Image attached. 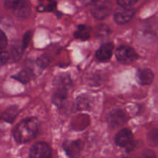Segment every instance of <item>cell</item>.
Segmentation results:
<instances>
[{
    "label": "cell",
    "mask_w": 158,
    "mask_h": 158,
    "mask_svg": "<svg viewBox=\"0 0 158 158\" xmlns=\"http://www.w3.org/2000/svg\"><path fill=\"white\" fill-rule=\"evenodd\" d=\"M40 129V122L35 117L26 118L16 125L13 131L14 138L18 143H24L33 140Z\"/></svg>",
    "instance_id": "1"
},
{
    "label": "cell",
    "mask_w": 158,
    "mask_h": 158,
    "mask_svg": "<svg viewBox=\"0 0 158 158\" xmlns=\"http://www.w3.org/2000/svg\"><path fill=\"white\" fill-rule=\"evenodd\" d=\"M116 57L123 64H131L137 58V54L134 49L127 46H121L116 51Z\"/></svg>",
    "instance_id": "2"
},
{
    "label": "cell",
    "mask_w": 158,
    "mask_h": 158,
    "mask_svg": "<svg viewBox=\"0 0 158 158\" xmlns=\"http://www.w3.org/2000/svg\"><path fill=\"white\" fill-rule=\"evenodd\" d=\"M115 143L118 147L125 148L127 151H131L134 146L132 132L129 129L120 130L115 137Z\"/></svg>",
    "instance_id": "3"
},
{
    "label": "cell",
    "mask_w": 158,
    "mask_h": 158,
    "mask_svg": "<svg viewBox=\"0 0 158 158\" xmlns=\"http://www.w3.org/2000/svg\"><path fill=\"white\" fill-rule=\"evenodd\" d=\"M51 148L47 143L39 142L31 148L29 158H51Z\"/></svg>",
    "instance_id": "4"
},
{
    "label": "cell",
    "mask_w": 158,
    "mask_h": 158,
    "mask_svg": "<svg viewBox=\"0 0 158 158\" xmlns=\"http://www.w3.org/2000/svg\"><path fill=\"white\" fill-rule=\"evenodd\" d=\"M134 13L135 12L133 9L120 6L117 8L114 12V20L116 23L120 25L126 24L131 21V19L134 17Z\"/></svg>",
    "instance_id": "5"
},
{
    "label": "cell",
    "mask_w": 158,
    "mask_h": 158,
    "mask_svg": "<svg viewBox=\"0 0 158 158\" xmlns=\"http://www.w3.org/2000/svg\"><path fill=\"white\" fill-rule=\"evenodd\" d=\"M127 120L126 114L120 110H113L109 114L107 121L112 128L118 127L124 124Z\"/></svg>",
    "instance_id": "6"
},
{
    "label": "cell",
    "mask_w": 158,
    "mask_h": 158,
    "mask_svg": "<svg viewBox=\"0 0 158 158\" xmlns=\"http://www.w3.org/2000/svg\"><path fill=\"white\" fill-rule=\"evenodd\" d=\"M63 149L66 151V154L69 157L74 158L80 155L82 149H83V143L80 140H74V141H65L63 145Z\"/></svg>",
    "instance_id": "7"
},
{
    "label": "cell",
    "mask_w": 158,
    "mask_h": 158,
    "mask_svg": "<svg viewBox=\"0 0 158 158\" xmlns=\"http://www.w3.org/2000/svg\"><path fill=\"white\" fill-rule=\"evenodd\" d=\"M111 11V3L109 2H103L97 5L92 9V15L97 19H103L110 15Z\"/></svg>",
    "instance_id": "8"
},
{
    "label": "cell",
    "mask_w": 158,
    "mask_h": 158,
    "mask_svg": "<svg viewBox=\"0 0 158 158\" xmlns=\"http://www.w3.org/2000/svg\"><path fill=\"white\" fill-rule=\"evenodd\" d=\"M114 50V44L112 43H105L97 50L96 57L99 61L106 62L111 58Z\"/></svg>",
    "instance_id": "9"
},
{
    "label": "cell",
    "mask_w": 158,
    "mask_h": 158,
    "mask_svg": "<svg viewBox=\"0 0 158 158\" xmlns=\"http://www.w3.org/2000/svg\"><path fill=\"white\" fill-rule=\"evenodd\" d=\"M66 98H67V89H66V87L58 86L57 89L54 92L53 95H52V100L56 106H57L58 107H61L66 102Z\"/></svg>",
    "instance_id": "10"
},
{
    "label": "cell",
    "mask_w": 158,
    "mask_h": 158,
    "mask_svg": "<svg viewBox=\"0 0 158 158\" xmlns=\"http://www.w3.org/2000/svg\"><path fill=\"white\" fill-rule=\"evenodd\" d=\"M154 75L149 69H143L138 73V79L140 83L143 85H150L154 81Z\"/></svg>",
    "instance_id": "11"
},
{
    "label": "cell",
    "mask_w": 158,
    "mask_h": 158,
    "mask_svg": "<svg viewBox=\"0 0 158 158\" xmlns=\"http://www.w3.org/2000/svg\"><path fill=\"white\" fill-rule=\"evenodd\" d=\"M91 29L86 25H80L74 33V36L81 40H86L90 37Z\"/></svg>",
    "instance_id": "12"
},
{
    "label": "cell",
    "mask_w": 158,
    "mask_h": 158,
    "mask_svg": "<svg viewBox=\"0 0 158 158\" xmlns=\"http://www.w3.org/2000/svg\"><path fill=\"white\" fill-rule=\"evenodd\" d=\"M18 108L16 106H10L3 114V120L8 123H12L18 115Z\"/></svg>",
    "instance_id": "13"
},
{
    "label": "cell",
    "mask_w": 158,
    "mask_h": 158,
    "mask_svg": "<svg viewBox=\"0 0 158 158\" xmlns=\"http://www.w3.org/2000/svg\"><path fill=\"white\" fill-rule=\"evenodd\" d=\"M26 3L27 2L26 0H5L6 7L9 9H12L13 11L17 10Z\"/></svg>",
    "instance_id": "14"
},
{
    "label": "cell",
    "mask_w": 158,
    "mask_h": 158,
    "mask_svg": "<svg viewBox=\"0 0 158 158\" xmlns=\"http://www.w3.org/2000/svg\"><path fill=\"white\" fill-rule=\"evenodd\" d=\"M148 140L151 146L158 147V129L153 128L148 134Z\"/></svg>",
    "instance_id": "15"
},
{
    "label": "cell",
    "mask_w": 158,
    "mask_h": 158,
    "mask_svg": "<svg viewBox=\"0 0 158 158\" xmlns=\"http://www.w3.org/2000/svg\"><path fill=\"white\" fill-rule=\"evenodd\" d=\"M14 79L19 80V82L23 83H26L30 80L31 74L28 70H22L13 77Z\"/></svg>",
    "instance_id": "16"
},
{
    "label": "cell",
    "mask_w": 158,
    "mask_h": 158,
    "mask_svg": "<svg viewBox=\"0 0 158 158\" xmlns=\"http://www.w3.org/2000/svg\"><path fill=\"white\" fill-rule=\"evenodd\" d=\"M15 15L18 17H21V18H26L29 15L30 13V9H29V6H28V4H25L24 6H22L21 8H19L17 10L14 11Z\"/></svg>",
    "instance_id": "17"
},
{
    "label": "cell",
    "mask_w": 158,
    "mask_h": 158,
    "mask_svg": "<svg viewBox=\"0 0 158 158\" xmlns=\"http://www.w3.org/2000/svg\"><path fill=\"white\" fill-rule=\"evenodd\" d=\"M23 51V46H15L11 50V54H12V57L14 60H18L20 58L22 55V52Z\"/></svg>",
    "instance_id": "18"
},
{
    "label": "cell",
    "mask_w": 158,
    "mask_h": 158,
    "mask_svg": "<svg viewBox=\"0 0 158 158\" xmlns=\"http://www.w3.org/2000/svg\"><path fill=\"white\" fill-rule=\"evenodd\" d=\"M137 0H117V3H118L119 6L127 8L134 6L135 3H137Z\"/></svg>",
    "instance_id": "19"
},
{
    "label": "cell",
    "mask_w": 158,
    "mask_h": 158,
    "mask_svg": "<svg viewBox=\"0 0 158 158\" xmlns=\"http://www.w3.org/2000/svg\"><path fill=\"white\" fill-rule=\"evenodd\" d=\"M31 34L32 32L30 31H28L27 32H26L23 36V43H22V46H23V49H25L26 48V46H28V43H29V40L31 39Z\"/></svg>",
    "instance_id": "20"
},
{
    "label": "cell",
    "mask_w": 158,
    "mask_h": 158,
    "mask_svg": "<svg viewBox=\"0 0 158 158\" xmlns=\"http://www.w3.org/2000/svg\"><path fill=\"white\" fill-rule=\"evenodd\" d=\"M9 58V56L6 52H0V67L4 66L8 62Z\"/></svg>",
    "instance_id": "21"
},
{
    "label": "cell",
    "mask_w": 158,
    "mask_h": 158,
    "mask_svg": "<svg viewBox=\"0 0 158 158\" xmlns=\"http://www.w3.org/2000/svg\"><path fill=\"white\" fill-rule=\"evenodd\" d=\"M7 45V38L4 32L0 29V49L5 48Z\"/></svg>",
    "instance_id": "22"
},
{
    "label": "cell",
    "mask_w": 158,
    "mask_h": 158,
    "mask_svg": "<svg viewBox=\"0 0 158 158\" xmlns=\"http://www.w3.org/2000/svg\"><path fill=\"white\" fill-rule=\"evenodd\" d=\"M56 4V2L53 1V0H52V1H50V2H49V4L46 6V7H42V9H40L39 10H40V12H42L43 10L51 12V11H52L54 9H55Z\"/></svg>",
    "instance_id": "23"
},
{
    "label": "cell",
    "mask_w": 158,
    "mask_h": 158,
    "mask_svg": "<svg viewBox=\"0 0 158 158\" xmlns=\"http://www.w3.org/2000/svg\"><path fill=\"white\" fill-rule=\"evenodd\" d=\"M142 158H156V156L154 151L147 149L142 153Z\"/></svg>",
    "instance_id": "24"
},
{
    "label": "cell",
    "mask_w": 158,
    "mask_h": 158,
    "mask_svg": "<svg viewBox=\"0 0 158 158\" xmlns=\"http://www.w3.org/2000/svg\"><path fill=\"white\" fill-rule=\"evenodd\" d=\"M37 63L41 67H46L49 64V59L46 58V56H41L39 59L38 61H37Z\"/></svg>",
    "instance_id": "25"
},
{
    "label": "cell",
    "mask_w": 158,
    "mask_h": 158,
    "mask_svg": "<svg viewBox=\"0 0 158 158\" xmlns=\"http://www.w3.org/2000/svg\"><path fill=\"white\" fill-rule=\"evenodd\" d=\"M109 29H108L106 26H102L99 28V35H100V36L103 37L105 36V35H108V34H109Z\"/></svg>",
    "instance_id": "26"
},
{
    "label": "cell",
    "mask_w": 158,
    "mask_h": 158,
    "mask_svg": "<svg viewBox=\"0 0 158 158\" xmlns=\"http://www.w3.org/2000/svg\"><path fill=\"white\" fill-rule=\"evenodd\" d=\"M100 0H83V3L86 5H94L97 3Z\"/></svg>",
    "instance_id": "27"
},
{
    "label": "cell",
    "mask_w": 158,
    "mask_h": 158,
    "mask_svg": "<svg viewBox=\"0 0 158 158\" xmlns=\"http://www.w3.org/2000/svg\"><path fill=\"white\" fill-rule=\"evenodd\" d=\"M123 158H129V157H123Z\"/></svg>",
    "instance_id": "28"
}]
</instances>
